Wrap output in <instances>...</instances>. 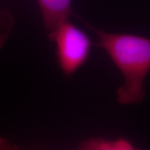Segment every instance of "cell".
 <instances>
[{
	"label": "cell",
	"mask_w": 150,
	"mask_h": 150,
	"mask_svg": "<svg viewBox=\"0 0 150 150\" xmlns=\"http://www.w3.org/2000/svg\"><path fill=\"white\" fill-rule=\"evenodd\" d=\"M48 38L56 43L58 63L66 75L74 74L88 58L90 38L68 19L62 22Z\"/></svg>",
	"instance_id": "2"
},
{
	"label": "cell",
	"mask_w": 150,
	"mask_h": 150,
	"mask_svg": "<svg viewBox=\"0 0 150 150\" xmlns=\"http://www.w3.org/2000/svg\"><path fill=\"white\" fill-rule=\"evenodd\" d=\"M48 38L71 14V0H38Z\"/></svg>",
	"instance_id": "3"
},
{
	"label": "cell",
	"mask_w": 150,
	"mask_h": 150,
	"mask_svg": "<svg viewBox=\"0 0 150 150\" xmlns=\"http://www.w3.org/2000/svg\"><path fill=\"white\" fill-rule=\"evenodd\" d=\"M14 25L15 21L10 11L7 9L0 10V50L7 43Z\"/></svg>",
	"instance_id": "5"
},
{
	"label": "cell",
	"mask_w": 150,
	"mask_h": 150,
	"mask_svg": "<svg viewBox=\"0 0 150 150\" xmlns=\"http://www.w3.org/2000/svg\"><path fill=\"white\" fill-rule=\"evenodd\" d=\"M0 150H23L17 145L11 144L5 138L0 137Z\"/></svg>",
	"instance_id": "6"
},
{
	"label": "cell",
	"mask_w": 150,
	"mask_h": 150,
	"mask_svg": "<svg viewBox=\"0 0 150 150\" xmlns=\"http://www.w3.org/2000/svg\"><path fill=\"white\" fill-rule=\"evenodd\" d=\"M98 38L97 46L104 49L124 78L117 99L121 104L142 102L144 81L150 71V38L134 34L111 33L87 24Z\"/></svg>",
	"instance_id": "1"
},
{
	"label": "cell",
	"mask_w": 150,
	"mask_h": 150,
	"mask_svg": "<svg viewBox=\"0 0 150 150\" xmlns=\"http://www.w3.org/2000/svg\"><path fill=\"white\" fill-rule=\"evenodd\" d=\"M76 150H140L135 149L129 140L118 139L108 140L102 138H90L79 145Z\"/></svg>",
	"instance_id": "4"
}]
</instances>
